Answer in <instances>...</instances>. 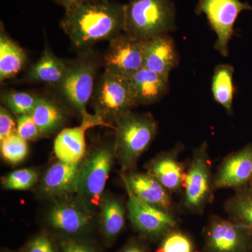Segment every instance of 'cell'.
I'll use <instances>...</instances> for the list:
<instances>
[{
  "label": "cell",
  "instance_id": "cell-1",
  "mask_svg": "<svg viewBox=\"0 0 252 252\" xmlns=\"http://www.w3.org/2000/svg\"><path fill=\"white\" fill-rule=\"evenodd\" d=\"M61 27L74 46L88 47L124 32V4L92 0L65 9Z\"/></svg>",
  "mask_w": 252,
  "mask_h": 252
},
{
  "label": "cell",
  "instance_id": "cell-2",
  "mask_svg": "<svg viewBox=\"0 0 252 252\" xmlns=\"http://www.w3.org/2000/svg\"><path fill=\"white\" fill-rule=\"evenodd\" d=\"M176 10L172 0H130L124 4V32L146 41L175 29Z\"/></svg>",
  "mask_w": 252,
  "mask_h": 252
},
{
  "label": "cell",
  "instance_id": "cell-3",
  "mask_svg": "<svg viewBox=\"0 0 252 252\" xmlns=\"http://www.w3.org/2000/svg\"><path fill=\"white\" fill-rule=\"evenodd\" d=\"M114 154L123 169L131 170L155 137L157 123L147 114L126 112L116 122Z\"/></svg>",
  "mask_w": 252,
  "mask_h": 252
},
{
  "label": "cell",
  "instance_id": "cell-4",
  "mask_svg": "<svg viewBox=\"0 0 252 252\" xmlns=\"http://www.w3.org/2000/svg\"><path fill=\"white\" fill-rule=\"evenodd\" d=\"M114 148L95 149L81 164L77 182V199L91 212L99 207L112 169Z\"/></svg>",
  "mask_w": 252,
  "mask_h": 252
},
{
  "label": "cell",
  "instance_id": "cell-5",
  "mask_svg": "<svg viewBox=\"0 0 252 252\" xmlns=\"http://www.w3.org/2000/svg\"><path fill=\"white\" fill-rule=\"evenodd\" d=\"M94 114L106 124L115 122L136 106L128 79L104 70L94 89Z\"/></svg>",
  "mask_w": 252,
  "mask_h": 252
},
{
  "label": "cell",
  "instance_id": "cell-6",
  "mask_svg": "<svg viewBox=\"0 0 252 252\" xmlns=\"http://www.w3.org/2000/svg\"><path fill=\"white\" fill-rule=\"evenodd\" d=\"M183 189L185 208L191 213H202L211 201L212 192L215 190L206 142L194 151L186 172Z\"/></svg>",
  "mask_w": 252,
  "mask_h": 252
},
{
  "label": "cell",
  "instance_id": "cell-7",
  "mask_svg": "<svg viewBox=\"0 0 252 252\" xmlns=\"http://www.w3.org/2000/svg\"><path fill=\"white\" fill-rule=\"evenodd\" d=\"M252 10L248 3L240 0H199L196 12L205 14L217 35L215 49L221 56L229 54V42L234 33L235 21L242 11Z\"/></svg>",
  "mask_w": 252,
  "mask_h": 252
},
{
  "label": "cell",
  "instance_id": "cell-8",
  "mask_svg": "<svg viewBox=\"0 0 252 252\" xmlns=\"http://www.w3.org/2000/svg\"><path fill=\"white\" fill-rule=\"evenodd\" d=\"M207 252H252V230L246 225L212 216L204 230Z\"/></svg>",
  "mask_w": 252,
  "mask_h": 252
},
{
  "label": "cell",
  "instance_id": "cell-9",
  "mask_svg": "<svg viewBox=\"0 0 252 252\" xmlns=\"http://www.w3.org/2000/svg\"><path fill=\"white\" fill-rule=\"evenodd\" d=\"M97 64L91 58H84L69 64L59 88L63 97L81 116L87 115L86 106L94 92Z\"/></svg>",
  "mask_w": 252,
  "mask_h": 252
},
{
  "label": "cell",
  "instance_id": "cell-10",
  "mask_svg": "<svg viewBox=\"0 0 252 252\" xmlns=\"http://www.w3.org/2000/svg\"><path fill=\"white\" fill-rule=\"evenodd\" d=\"M124 182L128 197L129 219L139 233L147 238H157L175 229L177 220L172 213L144 203L134 195L125 181Z\"/></svg>",
  "mask_w": 252,
  "mask_h": 252
},
{
  "label": "cell",
  "instance_id": "cell-11",
  "mask_svg": "<svg viewBox=\"0 0 252 252\" xmlns=\"http://www.w3.org/2000/svg\"><path fill=\"white\" fill-rule=\"evenodd\" d=\"M144 41L123 32L109 41L104 56L105 70L129 78L144 67Z\"/></svg>",
  "mask_w": 252,
  "mask_h": 252
},
{
  "label": "cell",
  "instance_id": "cell-12",
  "mask_svg": "<svg viewBox=\"0 0 252 252\" xmlns=\"http://www.w3.org/2000/svg\"><path fill=\"white\" fill-rule=\"evenodd\" d=\"M252 183V143L225 158L213 178L214 189H234Z\"/></svg>",
  "mask_w": 252,
  "mask_h": 252
},
{
  "label": "cell",
  "instance_id": "cell-13",
  "mask_svg": "<svg viewBox=\"0 0 252 252\" xmlns=\"http://www.w3.org/2000/svg\"><path fill=\"white\" fill-rule=\"evenodd\" d=\"M97 126H109L95 114L82 117L81 125L68 127L60 132L54 141V152L61 161L79 163L86 154V130Z\"/></svg>",
  "mask_w": 252,
  "mask_h": 252
},
{
  "label": "cell",
  "instance_id": "cell-14",
  "mask_svg": "<svg viewBox=\"0 0 252 252\" xmlns=\"http://www.w3.org/2000/svg\"><path fill=\"white\" fill-rule=\"evenodd\" d=\"M92 213L78 199L63 200L51 207L48 214V220L55 229L66 234H77L91 224Z\"/></svg>",
  "mask_w": 252,
  "mask_h": 252
},
{
  "label": "cell",
  "instance_id": "cell-15",
  "mask_svg": "<svg viewBox=\"0 0 252 252\" xmlns=\"http://www.w3.org/2000/svg\"><path fill=\"white\" fill-rule=\"evenodd\" d=\"M178 63V52L173 39L168 34L144 41V67L169 77Z\"/></svg>",
  "mask_w": 252,
  "mask_h": 252
},
{
  "label": "cell",
  "instance_id": "cell-16",
  "mask_svg": "<svg viewBox=\"0 0 252 252\" xmlns=\"http://www.w3.org/2000/svg\"><path fill=\"white\" fill-rule=\"evenodd\" d=\"M122 178L137 198L148 205L172 214L170 193L154 176L149 172H137L123 175Z\"/></svg>",
  "mask_w": 252,
  "mask_h": 252
},
{
  "label": "cell",
  "instance_id": "cell-17",
  "mask_svg": "<svg viewBox=\"0 0 252 252\" xmlns=\"http://www.w3.org/2000/svg\"><path fill=\"white\" fill-rule=\"evenodd\" d=\"M181 147L178 146L160 154L149 164V173L170 193H177L183 189L187 170L183 163L179 160Z\"/></svg>",
  "mask_w": 252,
  "mask_h": 252
},
{
  "label": "cell",
  "instance_id": "cell-18",
  "mask_svg": "<svg viewBox=\"0 0 252 252\" xmlns=\"http://www.w3.org/2000/svg\"><path fill=\"white\" fill-rule=\"evenodd\" d=\"M79 163L59 160L46 170L41 182V190L48 196H63L77 193Z\"/></svg>",
  "mask_w": 252,
  "mask_h": 252
},
{
  "label": "cell",
  "instance_id": "cell-19",
  "mask_svg": "<svg viewBox=\"0 0 252 252\" xmlns=\"http://www.w3.org/2000/svg\"><path fill=\"white\" fill-rule=\"evenodd\" d=\"M136 106L156 103L166 94L168 77L143 67L128 79Z\"/></svg>",
  "mask_w": 252,
  "mask_h": 252
},
{
  "label": "cell",
  "instance_id": "cell-20",
  "mask_svg": "<svg viewBox=\"0 0 252 252\" xmlns=\"http://www.w3.org/2000/svg\"><path fill=\"white\" fill-rule=\"evenodd\" d=\"M69 66L63 60L56 57L49 49H46L39 61L32 66L27 78L34 82L59 86L67 74Z\"/></svg>",
  "mask_w": 252,
  "mask_h": 252
},
{
  "label": "cell",
  "instance_id": "cell-21",
  "mask_svg": "<svg viewBox=\"0 0 252 252\" xmlns=\"http://www.w3.org/2000/svg\"><path fill=\"white\" fill-rule=\"evenodd\" d=\"M41 135H49L59 130L65 121L64 111L54 101L39 97L31 113Z\"/></svg>",
  "mask_w": 252,
  "mask_h": 252
},
{
  "label": "cell",
  "instance_id": "cell-22",
  "mask_svg": "<svg viewBox=\"0 0 252 252\" xmlns=\"http://www.w3.org/2000/svg\"><path fill=\"white\" fill-rule=\"evenodd\" d=\"M26 63L24 50L4 32L0 35V80L11 79L22 70Z\"/></svg>",
  "mask_w": 252,
  "mask_h": 252
},
{
  "label": "cell",
  "instance_id": "cell-23",
  "mask_svg": "<svg viewBox=\"0 0 252 252\" xmlns=\"http://www.w3.org/2000/svg\"><path fill=\"white\" fill-rule=\"evenodd\" d=\"M233 74V66L220 64L215 67L212 77V93L214 99L228 113L233 111L235 91Z\"/></svg>",
  "mask_w": 252,
  "mask_h": 252
},
{
  "label": "cell",
  "instance_id": "cell-24",
  "mask_svg": "<svg viewBox=\"0 0 252 252\" xmlns=\"http://www.w3.org/2000/svg\"><path fill=\"white\" fill-rule=\"evenodd\" d=\"M100 220L104 234L114 238L120 233L126 220V211L123 204L113 197L105 196L101 200Z\"/></svg>",
  "mask_w": 252,
  "mask_h": 252
},
{
  "label": "cell",
  "instance_id": "cell-25",
  "mask_svg": "<svg viewBox=\"0 0 252 252\" xmlns=\"http://www.w3.org/2000/svg\"><path fill=\"white\" fill-rule=\"evenodd\" d=\"M225 210L230 220L252 230V183L236 189L225 203Z\"/></svg>",
  "mask_w": 252,
  "mask_h": 252
},
{
  "label": "cell",
  "instance_id": "cell-26",
  "mask_svg": "<svg viewBox=\"0 0 252 252\" xmlns=\"http://www.w3.org/2000/svg\"><path fill=\"white\" fill-rule=\"evenodd\" d=\"M39 97L27 92L4 91L1 94V101L8 110L15 115L31 114Z\"/></svg>",
  "mask_w": 252,
  "mask_h": 252
},
{
  "label": "cell",
  "instance_id": "cell-27",
  "mask_svg": "<svg viewBox=\"0 0 252 252\" xmlns=\"http://www.w3.org/2000/svg\"><path fill=\"white\" fill-rule=\"evenodd\" d=\"M0 144L1 156L9 163H19L27 157V141L23 140L17 133L10 136L2 142H0Z\"/></svg>",
  "mask_w": 252,
  "mask_h": 252
},
{
  "label": "cell",
  "instance_id": "cell-28",
  "mask_svg": "<svg viewBox=\"0 0 252 252\" xmlns=\"http://www.w3.org/2000/svg\"><path fill=\"white\" fill-rule=\"evenodd\" d=\"M39 174L35 169L25 168L15 170L4 177L3 186L9 190H26L35 185Z\"/></svg>",
  "mask_w": 252,
  "mask_h": 252
},
{
  "label": "cell",
  "instance_id": "cell-29",
  "mask_svg": "<svg viewBox=\"0 0 252 252\" xmlns=\"http://www.w3.org/2000/svg\"><path fill=\"white\" fill-rule=\"evenodd\" d=\"M163 237L158 252H194L193 241L183 232L174 229Z\"/></svg>",
  "mask_w": 252,
  "mask_h": 252
},
{
  "label": "cell",
  "instance_id": "cell-30",
  "mask_svg": "<svg viewBox=\"0 0 252 252\" xmlns=\"http://www.w3.org/2000/svg\"><path fill=\"white\" fill-rule=\"evenodd\" d=\"M17 134L26 141L36 140L41 137L40 131L36 125L31 114L17 117Z\"/></svg>",
  "mask_w": 252,
  "mask_h": 252
},
{
  "label": "cell",
  "instance_id": "cell-31",
  "mask_svg": "<svg viewBox=\"0 0 252 252\" xmlns=\"http://www.w3.org/2000/svg\"><path fill=\"white\" fill-rule=\"evenodd\" d=\"M17 133V122H15L10 111L4 106L0 107V142Z\"/></svg>",
  "mask_w": 252,
  "mask_h": 252
},
{
  "label": "cell",
  "instance_id": "cell-32",
  "mask_svg": "<svg viewBox=\"0 0 252 252\" xmlns=\"http://www.w3.org/2000/svg\"><path fill=\"white\" fill-rule=\"evenodd\" d=\"M28 252H56L51 240L44 235L33 239L28 246Z\"/></svg>",
  "mask_w": 252,
  "mask_h": 252
},
{
  "label": "cell",
  "instance_id": "cell-33",
  "mask_svg": "<svg viewBox=\"0 0 252 252\" xmlns=\"http://www.w3.org/2000/svg\"><path fill=\"white\" fill-rule=\"evenodd\" d=\"M63 252H93L90 248L73 240H64L61 244Z\"/></svg>",
  "mask_w": 252,
  "mask_h": 252
},
{
  "label": "cell",
  "instance_id": "cell-34",
  "mask_svg": "<svg viewBox=\"0 0 252 252\" xmlns=\"http://www.w3.org/2000/svg\"><path fill=\"white\" fill-rule=\"evenodd\" d=\"M122 252H145L144 249L137 243H130L127 245Z\"/></svg>",
  "mask_w": 252,
  "mask_h": 252
},
{
  "label": "cell",
  "instance_id": "cell-35",
  "mask_svg": "<svg viewBox=\"0 0 252 252\" xmlns=\"http://www.w3.org/2000/svg\"><path fill=\"white\" fill-rule=\"evenodd\" d=\"M57 4L64 6V9L68 7L71 4V0H54Z\"/></svg>",
  "mask_w": 252,
  "mask_h": 252
},
{
  "label": "cell",
  "instance_id": "cell-36",
  "mask_svg": "<svg viewBox=\"0 0 252 252\" xmlns=\"http://www.w3.org/2000/svg\"><path fill=\"white\" fill-rule=\"evenodd\" d=\"M92 1V0H71V4L69 6L73 4H81V3L87 2V1Z\"/></svg>",
  "mask_w": 252,
  "mask_h": 252
}]
</instances>
